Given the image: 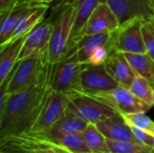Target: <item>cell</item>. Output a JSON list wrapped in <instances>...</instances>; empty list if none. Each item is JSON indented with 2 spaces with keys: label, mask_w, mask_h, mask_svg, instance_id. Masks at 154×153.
<instances>
[{
  "label": "cell",
  "mask_w": 154,
  "mask_h": 153,
  "mask_svg": "<svg viewBox=\"0 0 154 153\" xmlns=\"http://www.w3.org/2000/svg\"><path fill=\"white\" fill-rule=\"evenodd\" d=\"M54 68L55 64L49 61L33 81L10 95L0 114V138L31 131L51 90Z\"/></svg>",
  "instance_id": "obj_1"
},
{
  "label": "cell",
  "mask_w": 154,
  "mask_h": 153,
  "mask_svg": "<svg viewBox=\"0 0 154 153\" xmlns=\"http://www.w3.org/2000/svg\"><path fill=\"white\" fill-rule=\"evenodd\" d=\"M0 153H71L48 133L28 132L0 138Z\"/></svg>",
  "instance_id": "obj_2"
},
{
  "label": "cell",
  "mask_w": 154,
  "mask_h": 153,
  "mask_svg": "<svg viewBox=\"0 0 154 153\" xmlns=\"http://www.w3.org/2000/svg\"><path fill=\"white\" fill-rule=\"evenodd\" d=\"M84 64L79 59L75 50L69 52L63 60L55 64L51 88L74 97L84 94L81 85V72Z\"/></svg>",
  "instance_id": "obj_3"
},
{
  "label": "cell",
  "mask_w": 154,
  "mask_h": 153,
  "mask_svg": "<svg viewBox=\"0 0 154 153\" xmlns=\"http://www.w3.org/2000/svg\"><path fill=\"white\" fill-rule=\"evenodd\" d=\"M75 14L72 1H67L58 11L54 18L53 29L49 43V61L57 64L67 53L69 40L71 33Z\"/></svg>",
  "instance_id": "obj_4"
},
{
  "label": "cell",
  "mask_w": 154,
  "mask_h": 153,
  "mask_svg": "<svg viewBox=\"0 0 154 153\" xmlns=\"http://www.w3.org/2000/svg\"><path fill=\"white\" fill-rule=\"evenodd\" d=\"M49 62V50L34 53L18 60L9 82L7 93L12 95L33 81Z\"/></svg>",
  "instance_id": "obj_5"
},
{
  "label": "cell",
  "mask_w": 154,
  "mask_h": 153,
  "mask_svg": "<svg viewBox=\"0 0 154 153\" xmlns=\"http://www.w3.org/2000/svg\"><path fill=\"white\" fill-rule=\"evenodd\" d=\"M89 96L103 102L121 115L141 112L146 113L152 107L148 103L135 96L129 88L123 86H118L114 89L100 92Z\"/></svg>",
  "instance_id": "obj_6"
},
{
  "label": "cell",
  "mask_w": 154,
  "mask_h": 153,
  "mask_svg": "<svg viewBox=\"0 0 154 153\" xmlns=\"http://www.w3.org/2000/svg\"><path fill=\"white\" fill-rule=\"evenodd\" d=\"M72 97L51 88L42 113L30 132L49 133L54 124L63 115Z\"/></svg>",
  "instance_id": "obj_7"
},
{
  "label": "cell",
  "mask_w": 154,
  "mask_h": 153,
  "mask_svg": "<svg viewBox=\"0 0 154 153\" xmlns=\"http://www.w3.org/2000/svg\"><path fill=\"white\" fill-rule=\"evenodd\" d=\"M143 19L136 17L122 24L116 30L115 50L129 53H145L146 47L142 32Z\"/></svg>",
  "instance_id": "obj_8"
},
{
  "label": "cell",
  "mask_w": 154,
  "mask_h": 153,
  "mask_svg": "<svg viewBox=\"0 0 154 153\" xmlns=\"http://www.w3.org/2000/svg\"><path fill=\"white\" fill-rule=\"evenodd\" d=\"M68 108L88 124H94L117 114L107 105L85 94L72 97Z\"/></svg>",
  "instance_id": "obj_9"
},
{
  "label": "cell",
  "mask_w": 154,
  "mask_h": 153,
  "mask_svg": "<svg viewBox=\"0 0 154 153\" xmlns=\"http://www.w3.org/2000/svg\"><path fill=\"white\" fill-rule=\"evenodd\" d=\"M81 85L88 96L108 91L120 86L108 73L105 64H84L81 72Z\"/></svg>",
  "instance_id": "obj_10"
},
{
  "label": "cell",
  "mask_w": 154,
  "mask_h": 153,
  "mask_svg": "<svg viewBox=\"0 0 154 153\" xmlns=\"http://www.w3.org/2000/svg\"><path fill=\"white\" fill-rule=\"evenodd\" d=\"M117 16L120 24L139 17L147 20L154 17L151 0H106Z\"/></svg>",
  "instance_id": "obj_11"
},
{
  "label": "cell",
  "mask_w": 154,
  "mask_h": 153,
  "mask_svg": "<svg viewBox=\"0 0 154 153\" xmlns=\"http://www.w3.org/2000/svg\"><path fill=\"white\" fill-rule=\"evenodd\" d=\"M120 26L119 20L109 5L103 1L97 5L89 17L82 36L110 32L118 29Z\"/></svg>",
  "instance_id": "obj_12"
},
{
  "label": "cell",
  "mask_w": 154,
  "mask_h": 153,
  "mask_svg": "<svg viewBox=\"0 0 154 153\" xmlns=\"http://www.w3.org/2000/svg\"><path fill=\"white\" fill-rule=\"evenodd\" d=\"M53 23L54 17L51 16L47 19H44L28 34L18 60L49 49Z\"/></svg>",
  "instance_id": "obj_13"
},
{
  "label": "cell",
  "mask_w": 154,
  "mask_h": 153,
  "mask_svg": "<svg viewBox=\"0 0 154 153\" xmlns=\"http://www.w3.org/2000/svg\"><path fill=\"white\" fill-rule=\"evenodd\" d=\"M103 1L106 0H72L75 6V14L66 55L74 49L77 42L81 38L86 24L95 8Z\"/></svg>",
  "instance_id": "obj_14"
},
{
  "label": "cell",
  "mask_w": 154,
  "mask_h": 153,
  "mask_svg": "<svg viewBox=\"0 0 154 153\" xmlns=\"http://www.w3.org/2000/svg\"><path fill=\"white\" fill-rule=\"evenodd\" d=\"M41 4L44 3H23L0 11V45L9 39L23 17Z\"/></svg>",
  "instance_id": "obj_15"
},
{
  "label": "cell",
  "mask_w": 154,
  "mask_h": 153,
  "mask_svg": "<svg viewBox=\"0 0 154 153\" xmlns=\"http://www.w3.org/2000/svg\"><path fill=\"white\" fill-rule=\"evenodd\" d=\"M105 67L120 86L127 88H129L137 76L123 52H112L105 62Z\"/></svg>",
  "instance_id": "obj_16"
},
{
  "label": "cell",
  "mask_w": 154,
  "mask_h": 153,
  "mask_svg": "<svg viewBox=\"0 0 154 153\" xmlns=\"http://www.w3.org/2000/svg\"><path fill=\"white\" fill-rule=\"evenodd\" d=\"M97 129L107 139L129 141L138 142L131 126H129L121 114H116L96 124Z\"/></svg>",
  "instance_id": "obj_17"
},
{
  "label": "cell",
  "mask_w": 154,
  "mask_h": 153,
  "mask_svg": "<svg viewBox=\"0 0 154 153\" xmlns=\"http://www.w3.org/2000/svg\"><path fill=\"white\" fill-rule=\"evenodd\" d=\"M116 31L110 32L86 35L79 39L73 50H76L78 59L82 64H88L94 50L102 45L113 44L115 47Z\"/></svg>",
  "instance_id": "obj_18"
},
{
  "label": "cell",
  "mask_w": 154,
  "mask_h": 153,
  "mask_svg": "<svg viewBox=\"0 0 154 153\" xmlns=\"http://www.w3.org/2000/svg\"><path fill=\"white\" fill-rule=\"evenodd\" d=\"M50 5L49 4H41L39 6L28 13L23 19L19 22L14 32H12L9 39L0 47H3L12 41L19 40L23 37L27 36L40 23H42L45 18L44 15L47 13Z\"/></svg>",
  "instance_id": "obj_19"
},
{
  "label": "cell",
  "mask_w": 154,
  "mask_h": 153,
  "mask_svg": "<svg viewBox=\"0 0 154 153\" xmlns=\"http://www.w3.org/2000/svg\"><path fill=\"white\" fill-rule=\"evenodd\" d=\"M27 36L0 47V83L5 80L18 62Z\"/></svg>",
  "instance_id": "obj_20"
},
{
  "label": "cell",
  "mask_w": 154,
  "mask_h": 153,
  "mask_svg": "<svg viewBox=\"0 0 154 153\" xmlns=\"http://www.w3.org/2000/svg\"><path fill=\"white\" fill-rule=\"evenodd\" d=\"M88 124V122L83 120L81 117L68 108L63 115L54 124L48 133L51 137H55L60 134L83 133Z\"/></svg>",
  "instance_id": "obj_21"
},
{
  "label": "cell",
  "mask_w": 154,
  "mask_h": 153,
  "mask_svg": "<svg viewBox=\"0 0 154 153\" xmlns=\"http://www.w3.org/2000/svg\"><path fill=\"white\" fill-rule=\"evenodd\" d=\"M137 76H140L154 86V60L147 53H124Z\"/></svg>",
  "instance_id": "obj_22"
},
{
  "label": "cell",
  "mask_w": 154,
  "mask_h": 153,
  "mask_svg": "<svg viewBox=\"0 0 154 153\" xmlns=\"http://www.w3.org/2000/svg\"><path fill=\"white\" fill-rule=\"evenodd\" d=\"M83 136L87 145L92 153H110L106 138L97 129L96 124H88L83 132Z\"/></svg>",
  "instance_id": "obj_23"
},
{
  "label": "cell",
  "mask_w": 154,
  "mask_h": 153,
  "mask_svg": "<svg viewBox=\"0 0 154 153\" xmlns=\"http://www.w3.org/2000/svg\"><path fill=\"white\" fill-rule=\"evenodd\" d=\"M52 138L71 153H92L86 143L83 133L60 134Z\"/></svg>",
  "instance_id": "obj_24"
},
{
  "label": "cell",
  "mask_w": 154,
  "mask_h": 153,
  "mask_svg": "<svg viewBox=\"0 0 154 153\" xmlns=\"http://www.w3.org/2000/svg\"><path fill=\"white\" fill-rule=\"evenodd\" d=\"M129 90L135 96L153 106L154 86L147 79L140 76H136L129 87Z\"/></svg>",
  "instance_id": "obj_25"
},
{
  "label": "cell",
  "mask_w": 154,
  "mask_h": 153,
  "mask_svg": "<svg viewBox=\"0 0 154 153\" xmlns=\"http://www.w3.org/2000/svg\"><path fill=\"white\" fill-rule=\"evenodd\" d=\"M106 142L112 153H150L152 148L140 142L129 141H117L106 138Z\"/></svg>",
  "instance_id": "obj_26"
},
{
  "label": "cell",
  "mask_w": 154,
  "mask_h": 153,
  "mask_svg": "<svg viewBox=\"0 0 154 153\" xmlns=\"http://www.w3.org/2000/svg\"><path fill=\"white\" fill-rule=\"evenodd\" d=\"M122 116L129 126L138 128L154 136V122L145 115V113L125 114L122 115Z\"/></svg>",
  "instance_id": "obj_27"
},
{
  "label": "cell",
  "mask_w": 154,
  "mask_h": 153,
  "mask_svg": "<svg viewBox=\"0 0 154 153\" xmlns=\"http://www.w3.org/2000/svg\"><path fill=\"white\" fill-rule=\"evenodd\" d=\"M142 32L147 53L154 60V17L142 22Z\"/></svg>",
  "instance_id": "obj_28"
},
{
  "label": "cell",
  "mask_w": 154,
  "mask_h": 153,
  "mask_svg": "<svg viewBox=\"0 0 154 153\" xmlns=\"http://www.w3.org/2000/svg\"><path fill=\"white\" fill-rule=\"evenodd\" d=\"M133 130V133L134 136L136 137L138 142L144 144L149 147H154V136L149 133H146L144 131H142L135 127H131Z\"/></svg>",
  "instance_id": "obj_29"
},
{
  "label": "cell",
  "mask_w": 154,
  "mask_h": 153,
  "mask_svg": "<svg viewBox=\"0 0 154 153\" xmlns=\"http://www.w3.org/2000/svg\"><path fill=\"white\" fill-rule=\"evenodd\" d=\"M23 3H42L39 0H0V11H3L14 5Z\"/></svg>",
  "instance_id": "obj_30"
},
{
  "label": "cell",
  "mask_w": 154,
  "mask_h": 153,
  "mask_svg": "<svg viewBox=\"0 0 154 153\" xmlns=\"http://www.w3.org/2000/svg\"><path fill=\"white\" fill-rule=\"evenodd\" d=\"M39 1H41L42 3H44V4H50V3H51V2H53L55 0H39Z\"/></svg>",
  "instance_id": "obj_31"
},
{
  "label": "cell",
  "mask_w": 154,
  "mask_h": 153,
  "mask_svg": "<svg viewBox=\"0 0 154 153\" xmlns=\"http://www.w3.org/2000/svg\"><path fill=\"white\" fill-rule=\"evenodd\" d=\"M151 4H152V10H153L154 14V0H151Z\"/></svg>",
  "instance_id": "obj_32"
},
{
  "label": "cell",
  "mask_w": 154,
  "mask_h": 153,
  "mask_svg": "<svg viewBox=\"0 0 154 153\" xmlns=\"http://www.w3.org/2000/svg\"><path fill=\"white\" fill-rule=\"evenodd\" d=\"M150 153H154V147H152V150H151Z\"/></svg>",
  "instance_id": "obj_33"
},
{
  "label": "cell",
  "mask_w": 154,
  "mask_h": 153,
  "mask_svg": "<svg viewBox=\"0 0 154 153\" xmlns=\"http://www.w3.org/2000/svg\"><path fill=\"white\" fill-rule=\"evenodd\" d=\"M153 106H154V99H153Z\"/></svg>",
  "instance_id": "obj_34"
},
{
  "label": "cell",
  "mask_w": 154,
  "mask_h": 153,
  "mask_svg": "<svg viewBox=\"0 0 154 153\" xmlns=\"http://www.w3.org/2000/svg\"><path fill=\"white\" fill-rule=\"evenodd\" d=\"M110 153H112V152H110Z\"/></svg>",
  "instance_id": "obj_35"
}]
</instances>
